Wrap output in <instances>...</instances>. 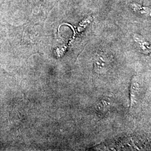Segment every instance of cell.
Here are the masks:
<instances>
[{
    "mask_svg": "<svg viewBox=\"0 0 151 151\" xmlns=\"http://www.w3.org/2000/svg\"><path fill=\"white\" fill-rule=\"evenodd\" d=\"M135 41H136L138 44H139L141 48L143 50H145V53H149V50H150V47L148 43L146 42L144 39H141L140 37L137 38L135 37Z\"/></svg>",
    "mask_w": 151,
    "mask_h": 151,
    "instance_id": "cell-2",
    "label": "cell"
},
{
    "mask_svg": "<svg viewBox=\"0 0 151 151\" xmlns=\"http://www.w3.org/2000/svg\"><path fill=\"white\" fill-rule=\"evenodd\" d=\"M130 6L132 7V9L133 10L139 11L141 12V13H148L149 12L150 9H148L147 7H142L137 4H131Z\"/></svg>",
    "mask_w": 151,
    "mask_h": 151,
    "instance_id": "cell-3",
    "label": "cell"
},
{
    "mask_svg": "<svg viewBox=\"0 0 151 151\" xmlns=\"http://www.w3.org/2000/svg\"><path fill=\"white\" fill-rule=\"evenodd\" d=\"M140 82L137 76H133L130 85V108L134 106L140 92Z\"/></svg>",
    "mask_w": 151,
    "mask_h": 151,
    "instance_id": "cell-1",
    "label": "cell"
}]
</instances>
